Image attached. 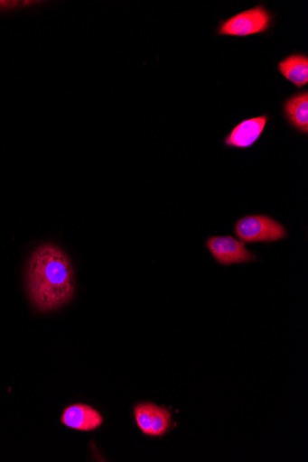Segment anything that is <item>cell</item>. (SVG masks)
Listing matches in <instances>:
<instances>
[{"instance_id":"6da1fadb","label":"cell","mask_w":308,"mask_h":462,"mask_svg":"<svg viewBox=\"0 0 308 462\" xmlns=\"http://www.w3.org/2000/svg\"><path fill=\"white\" fill-rule=\"evenodd\" d=\"M27 288L31 301L42 312L56 310L70 302L75 278L65 252L52 244L36 248L27 268Z\"/></svg>"},{"instance_id":"7a4b0ae2","label":"cell","mask_w":308,"mask_h":462,"mask_svg":"<svg viewBox=\"0 0 308 462\" xmlns=\"http://www.w3.org/2000/svg\"><path fill=\"white\" fill-rule=\"evenodd\" d=\"M275 23V15L260 4L218 23L217 36L247 37L269 33Z\"/></svg>"},{"instance_id":"3957f363","label":"cell","mask_w":308,"mask_h":462,"mask_svg":"<svg viewBox=\"0 0 308 462\" xmlns=\"http://www.w3.org/2000/svg\"><path fill=\"white\" fill-rule=\"evenodd\" d=\"M233 232L244 244L275 243L289 236L283 224L267 215L246 216L235 223Z\"/></svg>"},{"instance_id":"277c9868","label":"cell","mask_w":308,"mask_h":462,"mask_svg":"<svg viewBox=\"0 0 308 462\" xmlns=\"http://www.w3.org/2000/svg\"><path fill=\"white\" fill-rule=\"evenodd\" d=\"M205 246L213 260L222 266L250 263L257 258L243 242L232 236H209Z\"/></svg>"},{"instance_id":"5b68a950","label":"cell","mask_w":308,"mask_h":462,"mask_svg":"<svg viewBox=\"0 0 308 462\" xmlns=\"http://www.w3.org/2000/svg\"><path fill=\"white\" fill-rule=\"evenodd\" d=\"M270 121L268 114L244 119L234 125L224 139L228 148L247 150L252 148L261 138Z\"/></svg>"},{"instance_id":"8992f818","label":"cell","mask_w":308,"mask_h":462,"mask_svg":"<svg viewBox=\"0 0 308 462\" xmlns=\"http://www.w3.org/2000/svg\"><path fill=\"white\" fill-rule=\"evenodd\" d=\"M137 425L144 434L162 437L171 427V412L151 402L140 403L135 408Z\"/></svg>"},{"instance_id":"52a82bcc","label":"cell","mask_w":308,"mask_h":462,"mask_svg":"<svg viewBox=\"0 0 308 462\" xmlns=\"http://www.w3.org/2000/svg\"><path fill=\"white\" fill-rule=\"evenodd\" d=\"M61 422L70 429L87 432L100 428L104 419L98 410L89 405L73 404L65 409Z\"/></svg>"},{"instance_id":"ba28073f","label":"cell","mask_w":308,"mask_h":462,"mask_svg":"<svg viewBox=\"0 0 308 462\" xmlns=\"http://www.w3.org/2000/svg\"><path fill=\"white\" fill-rule=\"evenodd\" d=\"M289 127L297 134L308 135V91L303 90L287 97L282 106Z\"/></svg>"},{"instance_id":"9c48e42d","label":"cell","mask_w":308,"mask_h":462,"mask_svg":"<svg viewBox=\"0 0 308 462\" xmlns=\"http://www.w3.org/2000/svg\"><path fill=\"white\" fill-rule=\"evenodd\" d=\"M277 70L298 90L308 84V57L304 53L294 52L284 58L278 62Z\"/></svg>"}]
</instances>
